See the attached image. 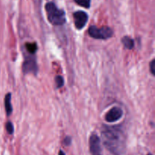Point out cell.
<instances>
[{
    "instance_id": "cell-8",
    "label": "cell",
    "mask_w": 155,
    "mask_h": 155,
    "mask_svg": "<svg viewBox=\"0 0 155 155\" xmlns=\"http://www.w3.org/2000/svg\"><path fill=\"white\" fill-rule=\"evenodd\" d=\"M11 100H12V94L8 93L5 97V107L8 116L11 115L12 113V105Z\"/></svg>"
},
{
    "instance_id": "cell-7",
    "label": "cell",
    "mask_w": 155,
    "mask_h": 155,
    "mask_svg": "<svg viewBox=\"0 0 155 155\" xmlns=\"http://www.w3.org/2000/svg\"><path fill=\"white\" fill-rule=\"evenodd\" d=\"M124 114V111L120 107H113L105 115V120L108 123H113L119 120Z\"/></svg>"
},
{
    "instance_id": "cell-13",
    "label": "cell",
    "mask_w": 155,
    "mask_h": 155,
    "mask_svg": "<svg viewBox=\"0 0 155 155\" xmlns=\"http://www.w3.org/2000/svg\"><path fill=\"white\" fill-rule=\"evenodd\" d=\"M6 130H7L9 134H12L14 133V126L12 123L10 122V121H8L6 124Z\"/></svg>"
},
{
    "instance_id": "cell-11",
    "label": "cell",
    "mask_w": 155,
    "mask_h": 155,
    "mask_svg": "<svg viewBox=\"0 0 155 155\" xmlns=\"http://www.w3.org/2000/svg\"><path fill=\"white\" fill-rule=\"evenodd\" d=\"M75 2L86 8H89L90 7V0H75Z\"/></svg>"
},
{
    "instance_id": "cell-15",
    "label": "cell",
    "mask_w": 155,
    "mask_h": 155,
    "mask_svg": "<svg viewBox=\"0 0 155 155\" xmlns=\"http://www.w3.org/2000/svg\"><path fill=\"white\" fill-rule=\"evenodd\" d=\"M64 144L66 145H71V139L70 137H66L64 139Z\"/></svg>"
},
{
    "instance_id": "cell-12",
    "label": "cell",
    "mask_w": 155,
    "mask_h": 155,
    "mask_svg": "<svg viewBox=\"0 0 155 155\" xmlns=\"http://www.w3.org/2000/svg\"><path fill=\"white\" fill-rule=\"evenodd\" d=\"M55 83L56 86H57V88H61L62 86H64V79L62 78V77L61 76H57L55 77Z\"/></svg>"
},
{
    "instance_id": "cell-9",
    "label": "cell",
    "mask_w": 155,
    "mask_h": 155,
    "mask_svg": "<svg viewBox=\"0 0 155 155\" xmlns=\"http://www.w3.org/2000/svg\"><path fill=\"white\" fill-rule=\"evenodd\" d=\"M122 43L126 48L132 49L134 47V41L130 36H124L122 39Z\"/></svg>"
},
{
    "instance_id": "cell-2",
    "label": "cell",
    "mask_w": 155,
    "mask_h": 155,
    "mask_svg": "<svg viewBox=\"0 0 155 155\" xmlns=\"http://www.w3.org/2000/svg\"><path fill=\"white\" fill-rule=\"evenodd\" d=\"M45 11L48 21L53 25H62L66 21L65 13L61 9L58 8L55 4L48 2L45 5Z\"/></svg>"
},
{
    "instance_id": "cell-1",
    "label": "cell",
    "mask_w": 155,
    "mask_h": 155,
    "mask_svg": "<svg viewBox=\"0 0 155 155\" xmlns=\"http://www.w3.org/2000/svg\"><path fill=\"white\" fill-rule=\"evenodd\" d=\"M104 146L115 155L124 153L125 148V137L122 130L118 127L104 126L101 130Z\"/></svg>"
},
{
    "instance_id": "cell-16",
    "label": "cell",
    "mask_w": 155,
    "mask_h": 155,
    "mask_svg": "<svg viewBox=\"0 0 155 155\" xmlns=\"http://www.w3.org/2000/svg\"><path fill=\"white\" fill-rule=\"evenodd\" d=\"M33 1H34V2L36 3V4L37 5H39V3L41 2V0H33Z\"/></svg>"
},
{
    "instance_id": "cell-4",
    "label": "cell",
    "mask_w": 155,
    "mask_h": 155,
    "mask_svg": "<svg viewBox=\"0 0 155 155\" xmlns=\"http://www.w3.org/2000/svg\"><path fill=\"white\" fill-rule=\"evenodd\" d=\"M89 150L92 155H102L101 142L96 134H92L89 139Z\"/></svg>"
},
{
    "instance_id": "cell-14",
    "label": "cell",
    "mask_w": 155,
    "mask_h": 155,
    "mask_svg": "<svg viewBox=\"0 0 155 155\" xmlns=\"http://www.w3.org/2000/svg\"><path fill=\"white\" fill-rule=\"evenodd\" d=\"M154 62H155V61L153 59V60L151 61V63H150V69H151V72L153 75H154Z\"/></svg>"
},
{
    "instance_id": "cell-3",
    "label": "cell",
    "mask_w": 155,
    "mask_h": 155,
    "mask_svg": "<svg viewBox=\"0 0 155 155\" xmlns=\"http://www.w3.org/2000/svg\"><path fill=\"white\" fill-rule=\"evenodd\" d=\"M88 33L91 37L96 39H107L113 36V30L108 27L98 28L95 26H91Z\"/></svg>"
},
{
    "instance_id": "cell-5",
    "label": "cell",
    "mask_w": 155,
    "mask_h": 155,
    "mask_svg": "<svg viewBox=\"0 0 155 155\" xmlns=\"http://www.w3.org/2000/svg\"><path fill=\"white\" fill-rule=\"evenodd\" d=\"M74 24L76 28L78 30H81L85 27L88 21V15L84 12L78 11L74 13Z\"/></svg>"
},
{
    "instance_id": "cell-18",
    "label": "cell",
    "mask_w": 155,
    "mask_h": 155,
    "mask_svg": "<svg viewBox=\"0 0 155 155\" xmlns=\"http://www.w3.org/2000/svg\"><path fill=\"white\" fill-rule=\"evenodd\" d=\"M148 155H153V154H148Z\"/></svg>"
},
{
    "instance_id": "cell-17",
    "label": "cell",
    "mask_w": 155,
    "mask_h": 155,
    "mask_svg": "<svg viewBox=\"0 0 155 155\" xmlns=\"http://www.w3.org/2000/svg\"><path fill=\"white\" fill-rule=\"evenodd\" d=\"M59 155H65V154L62 151H59Z\"/></svg>"
},
{
    "instance_id": "cell-6",
    "label": "cell",
    "mask_w": 155,
    "mask_h": 155,
    "mask_svg": "<svg viewBox=\"0 0 155 155\" xmlns=\"http://www.w3.org/2000/svg\"><path fill=\"white\" fill-rule=\"evenodd\" d=\"M23 71L24 74H35L38 71V66L36 60L33 58H28L23 64Z\"/></svg>"
},
{
    "instance_id": "cell-10",
    "label": "cell",
    "mask_w": 155,
    "mask_h": 155,
    "mask_svg": "<svg viewBox=\"0 0 155 155\" xmlns=\"http://www.w3.org/2000/svg\"><path fill=\"white\" fill-rule=\"evenodd\" d=\"M26 48H27V51L30 54H33L36 53L37 51V45L35 42H32V43H27L26 44Z\"/></svg>"
}]
</instances>
